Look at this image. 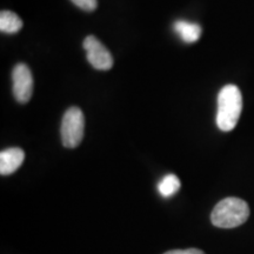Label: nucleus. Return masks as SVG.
Masks as SVG:
<instances>
[{
    "label": "nucleus",
    "mask_w": 254,
    "mask_h": 254,
    "mask_svg": "<svg viewBox=\"0 0 254 254\" xmlns=\"http://www.w3.org/2000/svg\"><path fill=\"white\" fill-rule=\"evenodd\" d=\"M243 111V95L236 85H226L218 95L217 125L219 129L230 132L237 126Z\"/></svg>",
    "instance_id": "1"
},
{
    "label": "nucleus",
    "mask_w": 254,
    "mask_h": 254,
    "mask_svg": "<svg viewBox=\"0 0 254 254\" xmlns=\"http://www.w3.org/2000/svg\"><path fill=\"white\" fill-rule=\"evenodd\" d=\"M249 217L250 207L245 200L230 196L215 205L211 214V221L215 227L234 228L246 222Z\"/></svg>",
    "instance_id": "2"
},
{
    "label": "nucleus",
    "mask_w": 254,
    "mask_h": 254,
    "mask_svg": "<svg viewBox=\"0 0 254 254\" xmlns=\"http://www.w3.org/2000/svg\"><path fill=\"white\" fill-rule=\"evenodd\" d=\"M85 117L78 107H71L64 114L62 122V141L67 148H75L84 138Z\"/></svg>",
    "instance_id": "3"
},
{
    "label": "nucleus",
    "mask_w": 254,
    "mask_h": 254,
    "mask_svg": "<svg viewBox=\"0 0 254 254\" xmlns=\"http://www.w3.org/2000/svg\"><path fill=\"white\" fill-rule=\"evenodd\" d=\"M82 46H84L85 51H86L88 63L95 69L107 71V69L112 68V55H111L110 51L104 46V44L99 39H97L94 36H88L84 39Z\"/></svg>",
    "instance_id": "4"
},
{
    "label": "nucleus",
    "mask_w": 254,
    "mask_h": 254,
    "mask_svg": "<svg viewBox=\"0 0 254 254\" xmlns=\"http://www.w3.org/2000/svg\"><path fill=\"white\" fill-rule=\"evenodd\" d=\"M12 80L15 100L20 104L28 103L33 93V75L28 66L18 64L12 72Z\"/></svg>",
    "instance_id": "5"
},
{
    "label": "nucleus",
    "mask_w": 254,
    "mask_h": 254,
    "mask_svg": "<svg viewBox=\"0 0 254 254\" xmlns=\"http://www.w3.org/2000/svg\"><path fill=\"white\" fill-rule=\"evenodd\" d=\"M25 153L21 148L12 147L1 151L0 153V173L1 176H9L14 173L24 163Z\"/></svg>",
    "instance_id": "6"
},
{
    "label": "nucleus",
    "mask_w": 254,
    "mask_h": 254,
    "mask_svg": "<svg viewBox=\"0 0 254 254\" xmlns=\"http://www.w3.org/2000/svg\"><path fill=\"white\" fill-rule=\"evenodd\" d=\"M173 28L177 32V34H179V37L187 44L195 43L201 36L202 32L200 25L190 23L186 20H177L173 25Z\"/></svg>",
    "instance_id": "7"
},
{
    "label": "nucleus",
    "mask_w": 254,
    "mask_h": 254,
    "mask_svg": "<svg viewBox=\"0 0 254 254\" xmlns=\"http://www.w3.org/2000/svg\"><path fill=\"white\" fill-rule=\"evenodd\" d=\"M23 27V20L18 14L11 11H1L0 13V31L7 34L17 33Z\"/></svg>",
    "instance_id": "8"
},
{
    "label": "nucleus",
    "mask_w": 254,
    "mask_h": 254,
    "mask_svg": "<svg viewBox=\"0 0 254 254\" xmlns=\"http://www.w3.org/2000/svg\"><path fill=\"white\" fill-rule=\"evenodd\" d=\"M180 180L176 174H167L158 184V190L164 198H170L180 189Z\"/></svg>",
    "instance_id": "9"
},
{
    "label": "nucleus",
    "mask_w": 254,
    "mask_h": 254,
    "mask_svg": "<svg viewBox=\"0 0 254 254\" xmlns=\"http://www.w3.org/2000/svg\"><path fill=\"white\" fill-rule=\"evenodd\" d=\"M77 7L84 9V11H94L98 6V0H71Z\"/></svg>",
    "instance_id": "10"
},
{
    "label": "nucleus",
    "mask_w": 254,
    "mask_h": 254,
    "mask_svg": "<svg viewBox=\"0 0 254 254\" xmlns=\"http://www.w3.org/2000/svg\"><path fill=\"white\" fill-rule=\"evenodd\" d=\"M164 254H205L202 251L196 249H189V250H174L166 252Z\"/></svg>",
    "instance_id": "11"
}]
</instances>
